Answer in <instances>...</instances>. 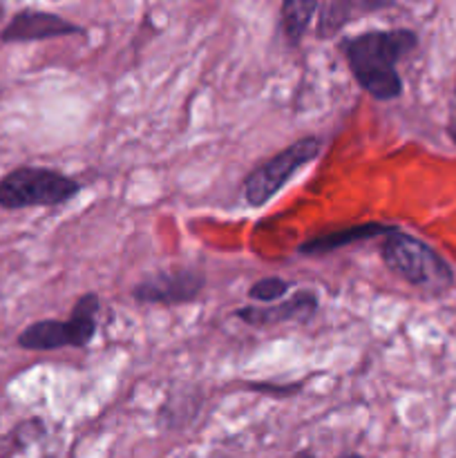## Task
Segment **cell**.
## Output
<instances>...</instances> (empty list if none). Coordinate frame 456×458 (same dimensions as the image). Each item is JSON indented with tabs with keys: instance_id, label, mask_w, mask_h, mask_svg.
I'll return each instance as SVG.
<instances>
[{
	"instance_id": "cell-1",
	"label": "cell",
	"mask_w": 456,
	"mask_h": 458,
	"mask_svg": "<svg viewBox=\"0 0 456 458\" xmlns=\"http://www.w3.org/2000/svg\"><path fill=\"white\" fill-rule=\"evenodd\" d=\"M418 47V34L407 27L369 30L340 40V52L356 83L376 101H393L402 94L398 63Z\"/></svg>"
},
{
	"instance_id": "cell-2",
	"label": "cell",
	"mask_w": 456,
	"mask_h": 458,
	"mask_svg": "<svg viewBox=\"0 0 456 458\" xmlns=\"http://www.w3.org/2000/svg\"><path fill=\"white\" fill-rule=\"evenodd\" d=\"M380 259L384 267L414 289L441 295L454 286V271L436 249L418 237L396 228L380 242Z\"/></svg>"
},
{
	"instance_id": "cell-3",
	"label": "cell",
	"mask_w": 456,
	"mask_h": 458,
	"mask_svg": "<svg viewBox=\"0 0 456 458\" xmlns=\"http://www.w3.org/2000/svg\"><path fill=\"white\" fill-rule=\"evenodd\" d=\"M80 183L45 165H18L0 177V208H54L74 199Z\"/></svg>"
},
{
	"instance_id": "cell-4",
	"label": "cell",
	"mask_w": 456,
	"mask_h": 458,
	"mask_svg": "<svg viewBox=\"0 0 456 458\" xmlns=\"http://www.w3.org/2000/svg\"><path fill=\"white\" fill-rule=\"evenodd\" d=\"M101 300L97 293H85L72 307L67 320H38L18 334L16 344L25 352H58V349H83L97 335V318Z\"/></svg>"
},
{
	"instance_id": "cell-5",
	"label": "cell",
	"mask_w": 456,
	"mask_h": 458,
	"mask_svg": "<svg viewBox=\"0 0 456 458\" xmlns=\"http://www.w3.org/2000/svg\"><path fill=\"white\" fill-rule=\"evenodd\" d=\"M320 152L322 139L316 134H308V137L298 139L284 150L264 159L241 182V197L246 199V204L253 206V208L268 204L291 182V177L300 168L311 164Z\"/></svg>"
},
{
	"instance_id": "cell-6",
	"label": "cell",
	"mask_w": 456,
	"mask_h": 458,
	"mask_svg": "<svg viewBox=\"0 0 456 458\" xmlns=\"http://www.w3.org/2000/svg\"><path fill=\"white\" fill-rule=\"evenodd\" d=\"M206 273L192 267L168 268L132 286V300L139 304H190L204 293Z\"/></svg>"
},
{
	"instance_id": "cell-7",
	"label": "cell",
	"mask_w": 456,
	"mask_h": 458,
	"mask_svg": "<svg viewBox=\"0 0 456 458\" xmlns=\"http://www.w3.org/2000/svg\"><path fill=\"white\" fill-rule=\"evenodd\" d=\"M83 27L58 13L43 12V9H21L9 18L7 25L0 30V43L21 45L38 43V40L63 38V36L83 34Z\"/></svg>"
},
{
	"instance_id": "cell-8",
	"label": "cell",
	"mask_w": 456,
	"mask_h": 458,
	"mask_svg": "<svg viewBox=\"0 0 456 458\" xmlns=\"http://www.w3.org/2000/svg\"><path fill=\"white\" fill-rule=\"evenodd\" d=\"M317 309H320V300L317 293L311 289L295 291L291 298L280 300L277 304H264V307H255V304H246L232 311V316L240 318L244 325L253 327V329H266V327L282 325V322H311L316 318Z\"/></svg>"
},
{
	"instance_id": "cell-9",
	"label": "cell",
	"mask_w": 456,
	"mask_h": 458,
	"mask_svg": "<svg viewBox=\"0 0 456 458\" xmlns=\"http://www.w3.org/2000/svg\"><path fill=\"white\" fill-rule=\"evenodd\" d=\"M398 226L384 222H365L356 224V226L338 228V231L322 233V235L311 237V240L302 242L298 246V253L304 255V258H320V255L335 253L338 249H344V246H351L356 242H367L374 240V237H387L389 233L396 231Z\"/></svg>"
},
{
	"instance_id": "cell-10",
	"label": "cell",
	"mask_w": 456,
	"mask_h": 458,
	"mask_svg": "<svg viewBox=\"0 0 456 458\" xmlns=\"http://www.w3.org/2000/svg\"><path fill=\"white\" fill-rule=\"evenodd\" d=\"M393 7L387 0H329L322 3L317 9L316 36L320 40H329L338 36L351 21H356L358 13L380 12V9Z\"/></svg>"
},
{
	"instance_id": "cell-11",
	"label": "cell",
	"mask_w": 456,
	"mask_h": 458,
	"mask_svg": "<svg viewBox=\"0 0 456 458\" xmlns=\"http://www.w3.org/2000/svg\"><path fill=\"white\" fill-rule=\"evenodd\" d=\"M320 9L316 0H286L280 7V30L289 47H298Z\"/></svg>"
},
{
	"instance_id": "cell-12",
	"label": "cell",
	"mask_w": 456,
	"mask_h": 458,
	"mask_svg": "<svg viewBox=\"0 0 456 458\" xmlns=\"http://www.w3.org/2000/svg\"><path fill=\"white\" fill-rule=\"evenodd\" d=\"M291 286H293V282L284 280V277H277V276L262 277V280L250 284L249 300H253V302H262V304L280 302V300H284V295L289 293Z\"/></svg>"
},
{
	"instance_id": "cell-13",
	"label": "cell",
	"mask_w": 456,
	"mask_h": 458,
	"mask_svg": "<svg viewBox=\"0 0 456 458\" xmlns=\"http://www.w3.org/2000/svg\"><path fill=\"white\" fill-rule=\"evenodd\" d=\"M447 137H450L452 143H454V146H456V121H454V123L447 125Z\"/></svg>"
},
{
	"instance_id": "cell-14",
	"label": "cell",
	"mask_w": 456,
	"mask_h": 458,
	"mask_svg": "<svg viewBox=\"0 0 456 458\" xmlns=\"http://www.w3.org/2000/svg\"><path fill=\"white\" fill-rule=\"evenodd\" d=\"M293 458H317V456L313 454L311 450H302V452H298V454H295Z\"/></svg>"
},
{
	"instance_id": "cell-15",
	"label": "cell",
	"mask_w": 456,
	"mask_h": 458,
	"mask_svg": "<svg viewBox=\"0 0 456 458\" xmlns=\"http://www.w3.org/2000/svg\"><path fill=\"white\" fill-rule=\"evenodd\" d=\"M338 458H365V456H360V454H344V456H338Z\"/></svg>"
},
{
	"instance_id": "cell-16",
	"label": "cell",
	"mask_w": 456,
	"mask_h": 458,
	"mask_svg": "<svg viewBox=\"0 0 456 458\" xmlns=\"http://www.w3.org/2000/svg\"><path fill=\"white\" fill-rule=\"evenodd\" d=\"M454 107H456V83H454Z\"/></svg>"
}]
</instances>
